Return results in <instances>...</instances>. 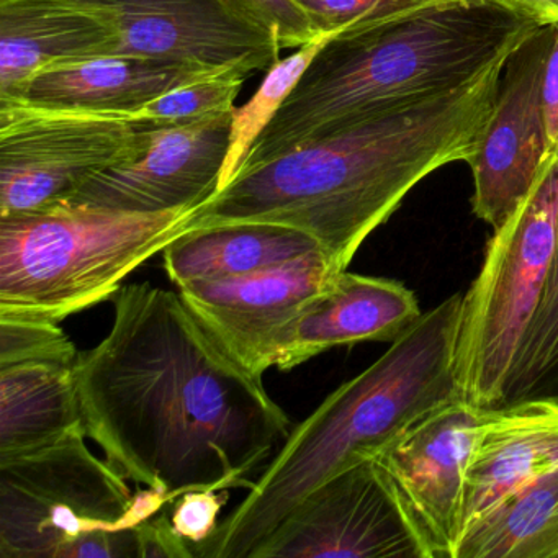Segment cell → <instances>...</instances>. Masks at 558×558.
Listing matches in <instances>:
<instances>
[{
	"label": "cell",
	"instance_id": "cb8c5ba5",
	"mask_svg": "<svg viewBox=\"0 0 558 558\" xmlns=\"http://www.w3.org/2000/svg\"><path fill=\"white\" fill-rule=\"evenodd\" d=\"M247 77H251L250 73L233 71V73L197 81V83L169 90L165 96L122 116L132 122L174 125V123L204 119L215 113L230 112L234 109V100Z\"/></svg>",
	"mask_w": 558,
	"mask_h": 558
},
{
	"label": "cell",
	"instance_id": "2e32d148",
	"mask_svg": "<svg viewBox=\"0 0 558 558\" xmlns=\"http://www.w3.org/2000/svg\"><path fill=\"white\" fill-rule=\"evenodd\" d=\"M557 469L558 401L485 410L465 470V531L509 496Z\"/></svg>",
	"mask_w": 558,
	"mask_h": 558
},
{
	"label": "cell",
	"instance_id": "6da1fadb",
	"mask_svg": "<svg viewBox=\"0 0 558 558\" xmlns=\"http://www.w3.org/2000/svg\"><path fill=\"white\" fill-rule=\"evenodd\" d=\"M109 335L76 362L86 436L136 485L171 501L247 488L290 434L263 377L231 357L181 295L130 283Z\"/></svg>",
	"mask_w": 558,
	"mask_h": 558
},
{
	"label": "cell",
	"instance_id": "ac0fdd59",
	"mask_svg": "<svg viewBox=\"0 0 558 558\" xmlns=\"http://www.w3.org/2000/svg\"><path fill=\"white\" fill-rule=\"evenodd\" d=\"M244 68L185 66L138 57H102L61 64L38 74L22 94V102L47 109L125 113L165 96L169 90Z\"/></svg>",
	"mask_w": 558,
	"mask_h": 558
},
{
	"label": "cell",
	"instance_id": "5b68a950",
	"mask_svg": "<svg viewBox=\"0 0 558 558\" xmlns=\"http://www.w3.org/2000/svg\"><path fill=\"white\" fill-rule=\"evenodd\" d=\"M201 207L136 214L58 205L0 218V315L60 323L113 300L130 274L187 233Z\"/></svg>",
	"mask_w": 558,
	"mask_h": 558
},
{
	"label": "cell",
	"instance_id": "44dd1931",
	"mask_svg": "<svg viewBox=\"0 0 558 558\" xmlns=\"http://www.w3.org/2000/svg\"><path fill=\"white\" fill-rule=\"evenodd\" d=\"M456 558H558V469L473 522Z\"/></svg>",
	"mask_w": 558,
	"mask_h": 558
},
{
	"label": "cell",
	"instance_id": "f546056e",
	"mask_svg": "<svg viewBox=\"0 0 558 558\" xmlns=\"http://www.w3.org/2000/svg\"><path fill=\"white\" fill-rule=\"evenodd\" d=\"M542 110L547 132L548 156H558V24L551 32L550 48L542 77Z\"/></svg>",
	"mask_w": 558,
	"mask_h": 558
},
{
	"label": "cell",
	"instance_id": "4316f807",
	"mask_svg": "<svg viewBox=\"0 0 558 558\" xmlns=\"http://www.w3.org/2000/svg\"><path fill=\"white\" fill-rule=\"evenodd\" d=\"M223 4L247 24L269 34L280 50L303 47L319 35L293 0H223Z\"/></svg>",
	"mask_w": 558,
	"mask_h": 558
},
{
	"label": "cell",
	"instance_id": "8fae6325",
	"mask_svg": "<svg viewBox=\"0 0 558 558\" xmlns=\"http://www.w3.org/2000/svg\"><path fill=\"white\" fill-rule=\"evenodd\" d=\"M233 110L156 125L138 158L99 172L60 205L136 214L201 207L218 192Z\"/></svg>",
	"mask_w": 558,
	"mask_h": 558
},
{
	"label": "cell",
	"instance_id": "7a4b0ae2",
	"mask_svg": "<svg viewBox=\"0 0 558 558\" xmlns=\"http://www.w3.org/2000/svg\"><path fill=\"white\" fill-rule=\"evenodd\" d=\"M515 51L499 54L456 89L365 117L243 169L198 208L187 231L282 225L315 238L339 269H348L414 185L472 159Z\"/></svg>",
	"mask_w": 558,
	"mask_h": 558
},
{
	"label": "cell",
	"instance_id": "277c9868",
	"mask_svg": "<svg viewBox=\"0 0 558 558\" xmlns=\"http://www.w3.org/2000/svg\"><path fill=\"white\" fill-rule=\"evenodd\" d=\"M541 28L489 0H436L391 24L339 35L310 64L240 171L365 117L456 89Z\"/></svg>",
	"mask_w": 558,
	"mask_h": 558
},
{
	"label": "cell",
	"instance_id": "e0dca14e",
	"mask_svg": "<svg viewBox=\"0 0 558 558\" xmlns=\"http://www.w3.org/2000/svg\"><path fill=\"white\" fill-rule=\"evenodd\" d=\"M116 44L99 19L57 0H0V100L21 99L51 68L112 57Z\"/></svg>",
	"mask_w": 558,
	"mask_h": 558
},
{
	"label": "cell",
	"instance_id": "30bf717a",
	"mask_svg": "<svg viewBox=\"0 0 558 558\" xmlns=\"http://www.w3.org/2000/svg\"><path fill=\"white\" fill-rule=\"evenodd\" d=\"M87 12L116 34L112 57L151 58L185 66L244 68L253 74L279 61L280 47L223 0H57Z\"/></svg>",
	"mask_w": 558,
	"mask_h": 558
},
{
	"label": "cell",
	"instance_id": "4dcf8cb0",
	"mask_svg": "<svg viewBox=\"0 0 558 558\" xmlns=\"http://www.w3.org/2000/svg\"><path fill=\"white\" fill-rule=\"evenodd\" d=\"M493 4L527 19L541 27L558 24V0H489Z\"/></svg>",
	"mask_w": 558,
	"mask_h": 558
},
{
	"label": "cell",
	"instance_id": "d6986e66",
	"mask_svg": "<svg viewBox=\"0 0 558 558\" xmlns=\"http://www.w3.org/2000/svg\"><path fill=\"white\" fill-rule=\"evenodd\" d=\"M76 362L0 367V462L53 446L84 427Z\"/></svg>",
	"mask_w": 558,
	"mask_h": 558
},
{
	"label": "cell",
	"instance_id": "83f0119b",
	"mask_svg": "<svg viewBox=\"0 0 558 558\" xmlns=\"http://www.w3.org/2000/svg\"><path fill=\"white\" fill-rule=\"evenodd\" d=\"M230 499L228 489H197L187 492L171 502V521L175 532L184 537L192 548L204 544L217 531L221 509Z\"/></svg>",
	"mask_w": 558,
	"mask_h": 558
},
{
	"label": "cell",
	"instance_id": "f1b7e54d",
	"mask_svg": "<svg viewBox=\"0 0 558 558\" xmlns=\"http://www.w3.org/2000/svg\"><path fill=\"white\" fill-rule=\"evenodd\" d=\"M168 508L136 525L140 558H195L192 545L175 532Z\"/></svg>",
	"mask_w": 558,
	"mask_h": 558
},
{
	"label": "cell",
	"instance_id": "7c38bea8",
	"mask_svg": "<svg viewBox=\"0 0 558 558\" xmlns=\"http://www.w3.org/2000/svg\"><path fill=\"white\" fill-rule=\"evenodd\" d=\"M339 272L325 251H316L257 272L189 283L179 295L231 357L263 377L274 367L283 329Z\"/></svg>",
	"mask_w": 558,
	"mask_h": 558
},
{
	"label": "cell",
	"instance_id": "9c48e42d",
	"mask_svg": "<svg viewBox=\"0 0 558 558\" xmlns=\"http://www.w3.org/2000/svg\"><path fill=\"white\" fill-rule=\"evenodd\" d=\"M430 558L377 459L310 493L250 558Z\"/></svg>",
	"mask_w": 558,
	"mask_h": 558
},
{
	"label": "cell",
	"instance_id": "4fadbf2b",
	"mask_svg": "<svg viewBox=\"0 0 558 558\" xmlns=\"http://www.w3.org/2000/svg\"><path fill=\"white\" fill-rule=\"evenodd\" d=\"M554 27H542L512 54L488 125L469 165L473 214L499 230L525 201L548 156L542 77Z\"/></svg>",
	"mask_w": 558,
	"mask_h": 558
},
{
	"label": "cell",
	"instance_id": "ffe728a7",
	"mask_svg": "<svg viewBox=\"0 0 558 558\" xmlns=\"http://www.w3.org/2000/svg\"><path fill=\"white\" fill-rule=\"evenodd\" d=\"M323 251L318 241L295 228L272 223H228L197 228L162 251L174 286L227 279L280 266Z\"/></svg>",
	"mask_w": 558,
	"mask_h": 558
},
{
	"label": "cell",
	"instance_id": "7402d4cb",
	"mask_svg": "<svg viewBox=\"0 0 558 558\" xmlns=\"http://www.w3.org/2000/svg\"><path fill=\"white\" fill-rule=\"evenodd\" d=\"M344 32H325L313 38L308 44L299 48V51L279 60L269 68L259 89L256 90L250 102L233 110V123H231L230 148L225 159L221 171L218 192L223 191L240 172L247 153L254 143L263 135L264 130L270 125L287 97L293 93L303 74L308 70L319 51ZM217 192V194H218Z\"/></svg>",
	"mask_w": 558,
	"mask_h": 558
},
{
	"label": "cell",
	"instance_id": "484cf974",
	"mask_svg": "<svg viewBox=\"0 0 558 558\" xmlns=\"http://www.w3.org/2000/svg\"><path fill=\"white\" fill-rule=\"evenodd\" d=\"M318 34L359 32L391 24L436 0H293Z\"/></svg>",
	"mask_w": 558,
	"mask_h": 558
},
{
	"label": "cell",
	"instance_id": "9a60e30c",
	"mask_svg": "<svg viewBox=\"0 0 558 558\" xmlns=\"http://www.w3.org/2000/svg\"><path fill=\"white\" fill-rule=\"evenodd\" d=\"M421 316L416 296L403 283L342 270L283 329L274 367L292 371L338 345L391 344Z\"/></svg>",
	"mask_w": 558,
	"mask_h": 558
},
{
	"label": "cell",
	"instance_id": "5bb4252c",
	"mask_svg": "<svg viewBox=\"0 0 558 558\" xmlns=\"http://www.w3.org/2000/svg\"><path fill=\"white\" fill-rule=\"evenodd\" d=\"M483 413L466 401H456L375 457L430 558H456L465 531L466 463Z\"/></svg>",
	"mask_w": 558,
	"mask_h": 558
},
{
	"label": "cell",
	"instance_id": "3957f363",
	"mask_svg": "<svg viewBox=\"0 0 558 558\" xmlns=\"http://www.w3.org/2000/svg\"><path fill=\"white\" fill-rule=\"evenodd\" d=\"M462 302L456 293L423 313L371 367L293 427L246 498L195 547V557L250 558L319 485L463 401L456 368Z\"/></svg>",
	"mask_w": 558,
	"mask_h": 558
},
{
	"label": "cell",
	"instance_id": "ba28073f",
	"mask_svg": "<svg viewBox=\"0 0 558 558\" xmlns=\"http://www.w3.org/2000/svg\"><path fill=\"white\" fill-rule=\"evenodd\" d=\"M156 125L0 100V218L58 207L94 175L138 158Z\"/></svg>",
	"mask_w": 558,
	"mask_h": 558
},
{
	"label": "cell",
	"instance_id": "52a82bcc",
	"mask_svg": "<svg viewBox=\"0 0 558 558\" xmlns=\"http://www.w3.org/2000/svg\"><path fill=\"white\" fill-rule=\"evenodd\" d=\"M86 437L80 427L53 446L0 462V558H61L83 535L136 527L171 505L158 489L132 493Z\"/></svg>",
	"mask_w": 558,
	"mask_h": 558
},
{
	"label": "cell",
	"instance_id": "d4e9b609",
	"mask_svg": "<svg viewBox=\"0 0 558 558\" xmlns=\"http://www.w3.org/2000/svg\"><path fill=\"white\" fill-rule=\"evenodd\" d=\"M80 351L60 323L35 316L0 315V367L25 362L74 364Z\"/></svg>",
	"mask_w": 558,
	"mask_h": 558
},
{
	"label": "cell",
	"instance_id": "8992f818",
	"mask_svg": "<svg viewBox=\"0 0 558 558\" xmlns=\"http://www.w3.org/2000/svg\"><path fill=\"white\" fill-rule=\"evenodd\" d=\"M558 250V156L486 244L463 295L456 368L463 401L496 410L509 372L547 289Z\"/></svg>",
	"mask_w": 558,
	"mask_h": 558
},
{
	"label": "cell",
	"instance_id": "603a6c76",
	"mask_svg": "<svg viewBox=\"0 0 558 558\" xmlns=\"http://www.w3.org/2000/svg\"><path fill=\"white\" fill-rule=\"evenodd\" d=\"M541 400L558 401V250L547 289L509 372L498 408Z\"/></svg>",
	"mask_w": 558,
	"mask_h": 558
}]
</instances>
